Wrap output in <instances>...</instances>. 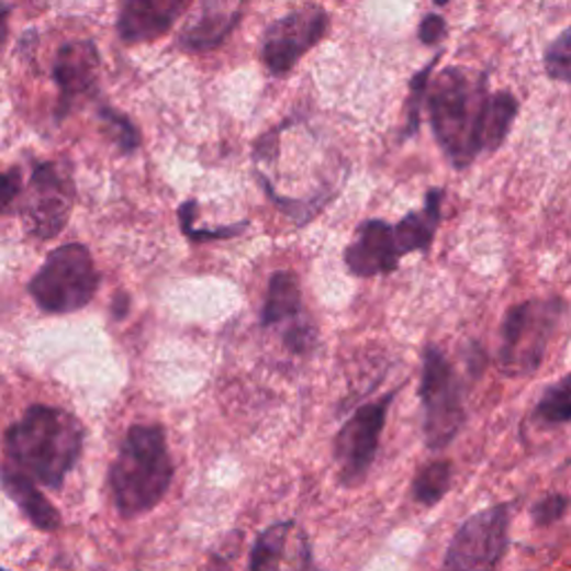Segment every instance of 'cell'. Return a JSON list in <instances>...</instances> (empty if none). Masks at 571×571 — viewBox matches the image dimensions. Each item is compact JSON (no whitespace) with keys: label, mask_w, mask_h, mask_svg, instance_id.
<instances>
[{"label":"cell","mask_w":571,"mask_h":571,"mask_svg":"<svg viewBox=\"0 0 571 571\" xmlns=\"http://www.w3.org/2000/svg\"><path fill=\"white\" fill-rule=\"evenodd\" d=\"M438 58H434L432 63H428L419 75H415L413 83H411V99L406 103V112H408V121H406V130H404V136H413L417 132V125H419V101L424 97V90H426V83H428V77H432V71L436 67Z\"/></svg>","instance_id":"obj_24"},{"label":"cell","mask_w":571,"mask_h":571,"mask_svg":"<svg viewBox=\"0 0 571 571\" xmlns=\"http://www.w3.org/2000/svg\"><path fill=\"white\" fill-rule=\"evenodd\" d=\"M3 486L36 527L56 529L60 525L56 510L47 503V497L41 491H36V486L25 473H5Z\"/></svg>","instance_id":"obj_16"},{"label":"cell","mask_w":571,"mask_h":571,"mask_svg":"<svg viewBox=\"0 0 571 571\" xmlns=\"http://www.w3.org/2000/svg\"><path fill=\"white\" fill-rule=\"evenodd\" d=\"M0 571H3V569H0Z\"/></svg>","instance_id":"obj_30"},{"label":"cell","mask_w":571,"mask_h":571,"mask_svg":"<svg viewBox=\"0 0 571 571\" xmlns=\"http://www.w3.org/2000/svg\"><path fill=\"white\" fill-rule=\"evenodd\" d=\"M545 69L551 79L571 86V27L547 47Z\"/></svg>","instance_id":"obj_22"},{"label":"cell","mask_w":571,"mask_h":571,"mask_svg":"<svg viewBox=\"0 0 571 571\" xmlns=\"http://www.w3.org/2000/svg\"><path fill=\"white\" fill-rule=\"evenodd\" d=\"M564 309L567 304L560 298H534L512 306L500 328V371L510 378L534 376L545 360Z\"/></svg>","instance_id":"obj_4"},{"label":"cell","mask_w":571,"mask_h":571,"mask_svg":"<svg viewBox=\"0 0 571 571\" xmlns=\"http://www.w3.org/2000/svg\"><path fill=\"white\" fill-rule=\"evenodd\" d=\"M293 527V520H283L270 525L257 536L250 551V571H279Z\"/></svg>","instance_id":"obj_18"},{"label":"cell","mask_w":571,"mask_h":571,"mask_svg":"<svg viewBox=\"0 0 571 571\" xmlns=\"http://www.w3.org/2000/svg\"><path fill=\"white\" fill-rule=\"evenodd\" d=\"M304 320V302H302V283L300 277L291 270H277L268 281L266 300L261 306V326H279L286 328Z\"/></svg>","instance_id":"obj_13"},{"label":"cell","mask_w":571,"mask_h":571,"mask_svg":"<svg viewBox=\"0 0 571 571\" xmlns=\"http://www.w3.org/2000/svg\"><path fill=\"white\" fill-rule=\"evenodd\" d=\"M8 14H10V10L5 5H0V45L5 43V36H8Z\"/></svg>","instance_id":"obj_28"},{"label":"cell","mask_w":571,"mask_h":571,"mask_svg":"<svg viewBox=\"0 0 571 571\" xmlns=\"http://www.w3.org/2000/svg\"><path fill=\"white\" fill-rule=\"evenodd\" d=\"M534 417L547 426L571 422V373L562 376L540 393Z\"/></svg>","instance_id":"obj_20"},{"label":"cell","mask_w":571,"mask_h":571,"mask_svg":"<svg viewBox=\"0 0 571 571\" xmlns=\"http://www.w3.org/2000/svg\"><path fill=\"white\" fill-rule=\"evenodd\" d=\"M445 32H447V23H445V19L438 16V14H428V16L419 23V30H417L419 41H422L424 45H436V43L445 36Z\"/></svg>","instance_id":"obj_25"},{"label":"cell","mask_w":571,"mask_h":571,"mask_svg":"<svg viewBox=\"0 0 571 571\" xmlns=\"http://www.w3.org/2000/svg\"><path fill=\"white\" fill-rule=\"evenodd\" d=\"M422 436L428 451L447 449L467 424L460 380L445 350L428 344L422 352Z\"/></svg>","instance_id":"obj_5"},{"label":"cell","mask_w":571,"mask_h":571,"mask_svg":"<svg viewBox=\"0 0 571 571\" xmlns=\"http://www.w3.org/2000/svg\"><path fill=\"white\" fill-rule=\"evenodd\" d=\"M19 192V181L14 175H0V210H5Z\"/></svg>","instance_id":"obj_26"},{"label":"cell","mask_w":571,"mask_h":571,"mask_svg":"<svg viewBox=\"0 0 571 571\" xmlns=\"http://www.w3.org/2000/svg\"><path fill=\"white\" fill-rule=\"evenodd\" d=\"M443 199H445V190H440V188L428 190L424 208L419 212H408L398 226H393L400 257L415 253V250L432 248L436 231L440 226Z\"/></svg>","instance_id":"obj_14"},{"label":"cell","mask_w":571,"mask_h":571,"mask_svg":"<svg viewBox=\"0 0 571 571\" xmlns=\"http://www.w3.org/2000/svg\"><path fill=\"white\" fill-rule=\"evenodd\" d=\"M326 27L328 16L317 5H304L291 12L268 27L261 43L264 63L277 77L289 75L298 60L324 36Z\"/></svg>","instance_id":"obj_9"},{"label":"cell","mask_w":571,"mask_h":571,"mask_svg":"<svg viewBox=\"0 0 571 571\" xmlns=\"http://www.w3.org/2000/svg\"><path fill=\"white\" fill-rule=\"evenodd\" d=\"M99 275L92 257L83 246H60L54 250L38 275L32 279L30 291L41 309L49 313H71L83 309L97 293Z\"/></svg>","instance_id":"obj_6"},{"label":"cell","mask_w":571,"mask_h":571,"mask_svg":"<svg viewBox=\"0 0 571 571\" xmlns=\"http://www.w3.org/2000/svg\"><path fill=\"white\" fill-rule=\"evenodd\" d=\"M97 69L99 56L92 43H69L58 52L54 79L65 97H77L94 83Z\"/></svg>","instance_id":"obj_15"},{"label":"cell","mask_w":571,"mask_h":571,"mask_svg":"<svg viewBox=\"0 0 571 571\" xmlns=\"http://www.w3.org/2000/svg\"><path fill=\"white\" fill-rule=\"evenodd\" d=\"M190 0H123L119 34L127 43L164 36L186 12Z\"/></svg>","instance_id":"obj_12"},{"label":"cell","mask_w":571,"mask_h":571,"mask_svg":"<svg viewBox=\"0 0 571 571\" xmlns=\"http://www.w3.org/2000/svg\"><path fill=\"white\" fill-rule=\"evenodd\" d=\"M510 510L503 503L467 518L447 547L443 571H500L510 551Z\"/></svg>","instance_id":"obj_7"},{"label":"cell","mask_w":571,"mask_h":571,"mask_svg":"<svg viewBox=\"0 0 571 571\" xmlns=\"http://www.w3.org/2000/svg\"><path fill=\"white\" fill-rule=\"evenodd\" d=\"M569 497L562 493H547L531 507V520L538 527H551L567 514Z\"/></svg>","instance_id":"obj_23"},{"label":"cell","mask_w":571,"mask_h":571,"mask_svg":"<svg viewBox=\"0 0 571 571\" xmlns=\"http://www.w3.org/2000/svg\"><path fill=\"white\" fill-rule=\"evenodd\" d=\"M8 451L27 475L58 486L81 451V426L56 408L32 406L8 434Z\"/></svg>","instance_id":"obj_2"},{"label":"cell","mask_w":571,"mask_h":571,"mask_svg":"<svg viewBox=\"0 0 571 571\" xmlns=\"http://www.w3.org/2000/svg\"><path fill=\"white\" fill-rule=\"evenodd\" d=\"M486 103V77H471L458 67L445 69L428 94L434 132L456 168H467L482 153Z\"/></svg>","instance_id":"obj_1"},{"label":"cell","mask_w":571,"mask_h":571,"mask_svg":"<svg viewBox=\"0 0 571 571\" xmlns=\"http://www.w3.org/2000/svg\"><path fill=\"white\" fill-rule=\"evenodd\" d=\"M398 391L400 389H393L376 402L362 404L342 424L333 443V456L339 469V482L344 486H357L369 475L380 449L389 408Z\"/></svg>","instance_id":"obj_8"},{"label":"cell","mask_w":571,"mask_h":571,"mask_svg":"<svg viewBox=\"0 0 571 571\" xmlns=\"http://www.w3.org/2000/svg\"><path fill=\"white\" fill-rule=\"evenodd\" d=\"M239 21V14H212L205 16L199 25H194L192 30L186 32V43L192 49H210L214 45H220L226 34L235 27V23Z\"/></svg>","instance_id":"obj_21"},{"label":"cell","mask_w":571,"mask_h":571,"mask_svg":"<svg viewBox=\"0 0 571 571\" xmlns=\"http://www.w3.org/2000/svg\"><path fill=\"white\" fill-rule=\"evenodd\" d=\"M484 365H486L484 350H482L478 344H473V346L469 348V371H471V373L475 371V376H480V373L484 371Z\"/></svg>","instance_id":"obj_27"},{"label":"cell","mask_w":571,"mask_h":571,"mask_svg":"<svg viewBox=\"0 0 571 571\" xmlns=\"http://www.w3.org/2000/svg\"><path fill=\"white\" fill-rule=\"evenodd\" d=\"M172 480V462L159 426H134L112 467V489L123 516L153 510Z\"/></svg>","instance_id":"obj_3"},{"label":"cell","mask_w":571,"mask_h":571,"mask_svg":"<svg viewBox=\"0 0 571 571\" xmlns=\"http://www.w3.org/2000/svg\"><path fill=\"white\" fill-rule=\"evenodd\" d=\"M436 3H438V5H447V3H449V0H436Z\"/></svg>","instance_id":"obj_29"},{"label":"cell","mask_w":571,"mask_h":571,"mask_svg":"<svg viewBox=\"0 0 571 571\" xmlns=\"http://www.w3.org/2000/svg\"><path fill=\"white\" fill-rule=\"evenodd\" d=\"M518 101L512 92H497L489 97L484 123H482V150H497L510 134V127L516 119Z\"/></svg>","instance_id":"obj_17"},{"label":"cell","mask_w":571,"mask_h":571,"mask_svg":"<svg viewBox=\"0 0 571 571\" xmlns=\"http://www.w3.org/2000/svg\"><path fill=\"white\" fill-rule=\"evenodd\" d=\"M69 190L54 166H41L32 179L27 224L38 237H54L67 222Z\"/></svg>","instance_id":"obj_11"},{"label":"cell","mask_w":571,"mask_h":571,"mask_svg":"<svg viewBox=\"0 0 571 571\" xmlns=\"http://www.w3.org/2000/svg\"><path fill=\"white\" fill-rule=\"evenodd\" d=\"M454 482V467L449 460H432L417 469L413 478V497L422 507H434L447 495Z\"/></svg>","instance_id":"obj_19"},{"label":"cell","mask_w":571,"mask_h":571,"mask_svg":"<svg viewBox=\"0 0 571 571\" xmlns=\"http://www.w3.org/2000/svg\"><path fill=\"white\" fill-rule=\"evenodd\" d=\"M400 250L393 226L382 220H369L357 228L355 242L344 250V264L355 277L391 275L400 266Z\"/></svg>","instance_id":"obj_10"}]
</instances>
